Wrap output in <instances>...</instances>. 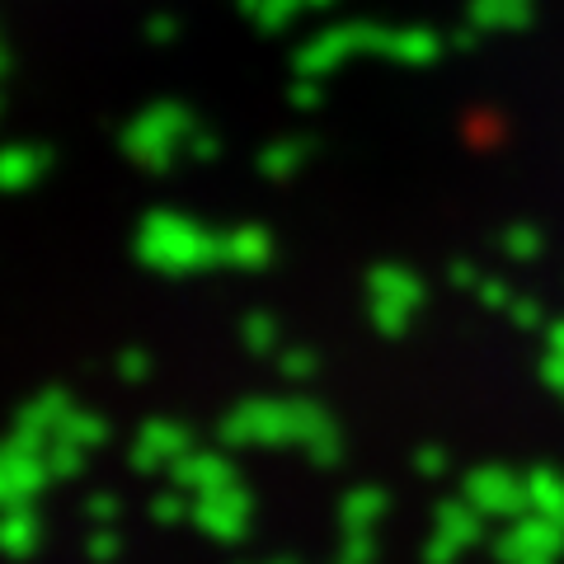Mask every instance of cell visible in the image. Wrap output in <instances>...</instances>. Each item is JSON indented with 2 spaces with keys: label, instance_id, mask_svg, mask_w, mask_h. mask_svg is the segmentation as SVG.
I'll return each instance as SVG.
<instances>
[{
  "label": "cell",
  "instance_id": "cell-28",
  "mask_svg": "<svg viewBox=\"0 0 564 564\" xmlns=\"http://www.w3.org/2000/svg\"><path fill=\"white\" fill-rule=\"evenodd\" d=\"M47 456V470H52V480H76V475L85 470V462H90V452H80L76 443H62V437H52V443L43 447Z\"/></svg>",
  "mask_w": 564,
  "mask_h": 564
},
{
  "label": "cell",
  "instance_id": "cell-40",
  "mask_svg": "<svg viewBox=\"0 0 564 564\" xmlns=\"http://www.w3.org/2000/svg\"><path fill=\"white\" fill-rule=\"evenodd\" d=\"M174 39H180V24L165 20V14H161V20H151V24H147V43H155V47H170Z\"/></svg>",
  "mask_w": 564,
  "mask_h": 564
},
{
  "label": "cell",
  "instance_id": "cell-32",
  "mask_svg": "<svg viewBox=\"0 0 564 564\" xmlns=\"http://www.w3.org/2000/svg\"><path fill=\"white\" fill-rule=\"evenodd\" d=\"M85 555H90L95 564H113V560L122 555V536H118V527H90Z\"/></svg>",
  "mask_w": 564,
  "mask_h": 564
},
{
  "label": "cell",
  "instance_id": "cell-43",
  "mask_svg": "<svg viewBox=\"0 0 564 564\" xmlns=\"http://www.w3.org/2000/svg\"><path fill=\"white\" fill-rule=\"evenodd\" d=\"M306 6H311V10H325V6H334V0H306Z\"/></svg>",
  "mask_w": 564,
  "mask_h": 564
},
{
  "label": "cell",
  "instance_id": "cell-31",
  "mask_svg": "<svg viewBox=\"0 0 564 564\" xmlns=\"http://www.w3.org/2000/svg\"><path fill=\"white\" fill-rule=\"evenodd\" d=\"M151 372H155V358H151L147 348H122V352H118V377L128 381V386L151 381Z\"/></svg>",
  "mask_w": 564,
  "mask_h": 564
},
{
  "label": "cell",
  "instance_id": "cell-2",
  "mask_svg": "<svg viewBox=\"0 0 564 564\" xmlns=\"http://www.w3.org/2000/svg\"><path fill=\"white\" fill-rule=\"evenodd\" d=\"M132 254L141 269H151L161 278H193V273L226 269L221 231H212L207 221L188 217V212H170V207L147 212L137 221Z\"/></svg>",
  "mask_w": 564,
  "mask_h": 564
},
{
  "label": "cell",
  "instance_id": "cell-24",
  "mask_svg": "<svg viewBox=\"0 0 564 564\" xmlns=\"http://www.w3.org/2000/svg\"><path fill=\"white\" fill-rule=\"evenodd\" d=\"M240 344L254 352V358H278V348H282V325L273 321L269 311H250L240 321Z\"/></svg>",
  "mask_w": 564,
  "mask_h": 564
},
{
  "label": "cell",
  "instance_id": "cell-42",
  "mask_svg": "<svg viewBox=\"0 0 564 564\" xmlns=\"http://www.w3.org/2000/svg\"><path fill=\"white\" fill-rule=\"evenodd\" d=\"M245 564H296V560H245Z\"/></svg>",
  "mask_w": 564,
  "mask_h": 564
},
{
  "label": "cell",
  "instance_id": "cell-39",
  "mask_svg": "<svg viewBox=\"0 0 564 564\" xmlns=\"http://www.w3.org/2000/svg\"><path fill=\"white\" fill-rule=\"evenodd\" d=\"M541 381L564 400V352H545L541 358Z\"/></svg>",
  "mask_w": 564,
  "mask_h": 564
},
{
  "label": "cell",
  "instance_id": "cell-7",
  "mask_svg": "<svg viewBox=\"0 0 564 564\" xmlns=\"http://www.w3.org/2000/svg\"><path fill=\"white\" fill-rule=\"evenodd\" d=\"M462 499L485 513L489 522H513L522 513H532V499H527V475L508 470V466H470L462 480Z\"/></svg>",
  "mask_w": 564,
  "mask_h": 564
},
{
  "label": "cell",
  "instance_id": "cell-6",
  "mask_svg": "<svg viewBox=\"0 0 564 564\" xmlns=\"http://www.w3.org/2000/svg\"><path fill=\"white\" fill-rule=\"evenodd\" d=\"M43 447L47 443H33V437H20V433H10L0 443V508H29L57 485L47 470Z\"/></svg>",
  "mask_w": 564,
  "mask_h": 564
},
{
  "label": "cell",
  "instance_id": "cell-4",
  "mask_svg": "<svg viewBox=\"0 0 564 564\" xmlns=\"http://www.w3.org/2000/svg\"><path fill=\"white\" fill-rule=\"evenodd\" d=\"M386 39H391V29L362 24V20L321 29L315 39H306L292 52V76L329 80V76H339V66H348L352 57H386Z\"/></svg>",
  "mask_w": 564,
  "mask_h": 564
},
{
  "label": "cell",
  "instance_id": "cell-27",
  "mask_svg": "<svg viewBox=\"0 0 564 564\" xmlns=\"http://www.w3.org/2000/svg\"><path fill=\"white\" fill-rule=\"evenodd\" d=\"M273 362H278L282 381H302V386L321 372V358H315V348H306V344H282Z\"/></svg>",
  "mask_w": 564,
  "mask_h": 564
},
{
  "label": "cell",
  "instance_id": "cell-12",
  "mask_svg": "<svg viewBox=\"0 0 564 564\" xmlns=\"http://www.w3.org/2000/svg\"><path fill=\"white\" fill-rule=\"evenodd\" d=\"M170 485H180V489L193 494V499H203V494L240 485V470H236V462H231V452L226 447H193L184 462L170 470Z\"/></svg>",
  "mask_w": 564,
  "mask_h": 564
},
{
  "label": "cell",
  "instance_id": "cell-20",
  "mask_svg": "<svg viewBox=\"0 0 564 564\" xmlns=\"http://www.w3.org/2000/svg\"><path fill=\"white\" fill-rule=\"evenodd\" d=\"M532 0H470V24L480 33H518L532 24Z\"/></svg>",
  "mask_w": 564,
  "mask_h": 564
},
{
  "label": "cell",
  "instance_id": "cell-26",
  "mask_svg": "<svg viewBox=\"0 0 564 564\" xmlns=\"http://www.w3.org/2000/svg\"><path fill=\"white\" fill-rule=\"evenodd\" d=\"M151 522L155 527H188L193 522V494L180 485L155 489L151 494Z\"/></svg>",
  "mask_w": 564,
  "mask_h": 564
},
{
  "label": "cell",
  "instance_id": "cell-10",
  "mask_svg": "<svg viewBox=\"0 0 564 564\" xmlns=\"http://www.w3.org/2000/svg\"><path fill=\"white\" fill-rule=\"evenodd\" d=\"M193 452V433L188 423L180 419H147L141 429L132 433V447H128V466L137 475H155V470H174Z\"/></svg>",
  "mask_w": 564,
  "mask_h": 564
},
{
  "label": "cell",
  "instance_id": "cell-33",
  "mask_svg": "<svg viewBox=\"0 0 564 564\" xmlns=\"http://www.w3.org/2000/svg\"><path fill=\"white\" fill-rule=\"evenodd\" d=\"M321 99H325V80L292 76V85H288V104H292L296 113H311V109H321Z\"/></svg>",
  "mask_w": 564,
  "mask_h": 564
},
{
  "label": "cell",
  "instance_id": "cell-13",
  "mask_svg": "<svg viewBox=\"0 0 564 564\" xmlns=\"http://www.w3.org/2000/svg\"><path fill=\"white\" fill-rule=\"evenodd\" d=\"M70 410H76V400H70L62 386H43L39 395H29L20 404V414H14V433L33 437V443H52V437L62 433V423L70 419Z\"/></svg>",
  "mask_w": 564,
  "mask_h": 564
},
{
  "label": "cell",
  "instance_id": "cell-3",
  "mask_svg": "<svg viewBox=\"0 0 564 564\" xmlns=\"http://www.w3.org/2000/svg\"><path fill=\"white\" fill-rule=\"evenodd\" d=\"M203 122L193 118L188 104L180 99H155L147 104L141 113H132V122L122 128V155L137 165V170H151V174H165L180 161H188V141Z\"/></svg>",
  "mask_w": 564,
  "mask_h": 564
},
{
  "label": "cell",
  "instance_id": "cell-29",
  "mask_svg": "<svg viewBox=\"0 0 564 564\" xmlns=\"http://www.w3.org/2000/svg\"><path fill=\"white\" fill-rule=\"evenodd\" d=\"M85 518H90V527H118L122 499L113 489H90V494H85Z\"/></svg>",
  "mask_w": 564,
  "mask_h": 564
},
{
  "label": "cell",
  "instance_id": "cell-8",
  "mask_svg": "<svg viewBox=\"0 0 564 564\" xmlns=\"http://www.w3.org/2000/svg\"><path fill=\"white\" fill-rule=\"evenodd\" d=\"M489 536V518L475 513L466 499H443L433 508V532L423 541V564H456Z\"/></svg>",
  "mask_w": 564,
  "mask_h": 564
},
{
  "label": "cell",
  "instance_id": "cell-17",
  "mask_svg": "<svg viewBox=\"0 0 564 564\" xmlns=\"http://www.w3.org/2000/svg\"><path fill=\"white\" fill-rule=\"evenodd\" d=\"M43 551V518L29 508H0V555L6 560H33Z\"/></svg>",
  "mask_w": 564,
  "mask_h": 564
},
{
  "label": "cell",
  "instance_id": "cell-37",
  "mask_svg": "<svg viewBox=\"0 0 564 564\" xmlns=\"http://www.w3.org/2000/svg\"><path fill=\"white\" fill-rule=\"evenodd\" d=\"M217 155H221V137L217 132H207V128L193 132V141H188V161L193 165H212Z\"/></svg>",
  "mask_w": 564,
  "mask_h": 564
},
{
  "label": "cell",
  "instance_id": "cell-38",
  "mask_svg": "<svg viewBox=\"0 0 564 564\" xmlns=\"http://www.w3.org/2000/svg\"><path fill=\"white\" fill-rule=\"evenodd\" d=\"M480 278H485V269L475 259H452L447 263V282H452V288H462V292H475V288H480Z\"/></svg>",
  "mask_w": 564,
  "mask_h": 564
},
{
  "label": "cell",
  "instance_id": "cell-1",
  "mask_svg": "<svg viewBox=\"0 0 564 564\" xmlns=\"http://www.w3.org/2000/svg\"><path fill=\"white\" fill-rule=\"evenodd\" d=\"M221 447L226 452H254V447H296L311 466H339L344 462V433L315 400L296 395H254L240 400L231 414H221Z\"/></svg>",
  "mask_w": 564,
  "mask_h": 564
},
{
  "label": "cell",
  "instance_id": "cell-35",
  "mask_svg": "<svg viewBox=\"0 0 564 564\" xmlns=\"http://www.w3.org/2000/svg\"><path fill=\"white\" fill-rule=\"evenodd\" d=\"M329 564H377V536H339Z\"/></svg>",
  "mask_w": 564,
  "mask_h": 564
},
{
  "label": "cell",
  "instance_id": "cell-16",
  "mask_svg": "<svg viewBox=\"0 0 564 564\" xmlns=\"http://www.w3.org/2000/svg\"><path fill=\"white\" fill-rule=\"evenodd\" d=\"M52 151L33 147V141H14V147H0V193H24L47 174Z\"/></svg>",
  "mask_w": 564,
  "mask_h": 564
},
{
  "label": "cell",
  "instance_id": "cell-15",
  "mask_svg": "<svg viewBox=\"0 0 564 564\" xmlns=\"http://www.w3.org/2000/svg\"><path fill=\"white\" fill-rule=\"evenodd\" d=\"M386 508H391V494L381 485H352L339 499V532L344 536H377Z\"/></svg>",
  "mask_w": 564,
  "mask_h": 564
},
{
  "label": "cell",
  "instance_id": "cell-14",
  "mask_svg": "<svg viewBox=\"0 0 564 564\" xmlns=\"http://www.w3.org/2000/svg\"><path fill=\"white\" fill-rule=\"evenodd\" d=\"M221 254H226V269H240V273H263L273 263V236L269 226L259 221H245L221 231Z\"/></svg>",
  "mask_w": 564,
  "mask_h": 564
},
{
  "label": "cell",
  "instance_id": "cell-19",
  "mask_svg": "<svg viewBox=\"0 0 564 564\" xmlns=\"http://www.w3.org/2000/svg\"><path fill=\"white\" fill-rule=\"evenodd\" d=\"M447 39H437L433 29H391V39H386V62L395 66H433L443 57Z\"/></svg>",
  "mask_w": 564,
  "mask_h": 564
},
{
  "label": "cell",
  "instance_id": "cell-18",
  "mask_svg": "<svg viewBox=\"0 0 564 564\" xmlns=\"http://www.w3.org/2000/svg\"><path fill=\"white\" fill-rule=\"evenodd\" d=\"M311 137H278L269 141V147H259L254 155V170L263 174V180H292V174H302V165L311 161Z\"/></svg>",
  "mask_w": 564,
  "mask_h": 564
},
{
  "label": "cell",
  "instance_id": "cell-9",
  "mask_svg": "<svg viewBox=\"0 0 564 564\" xmlns=\"http://www.w3.org/2000/svg\"><path fill=\"white\" fill-rule=\"evenodd\" d=\"M193 527L217 545H240L254 527V494L245 485L203 494V499H193Z\"/></svg>",
  "mask_w": 564,
  "mask_h": 564
},
{
  "label": "cell",
  "instance_id": "cell-30",
  "mask_svg": "<svg viewBox=\"0 0 564 564\" xmlns=\"http://www.w3.org/2000/svg\"><path fill=\"white\" fill-rule=\"evenodd\" d=\"M470 296H475V302H480L485 311H499V315H508V306L518 302V292L508 288L503 278H494V273H485V278H480V288H475Z\"/></svg>",
  "mask_w": 564,
  "mask_h": 564
},
{
  "label": "cell",
  "instance_id": "cell-25",
  "mask_svg": "<svg viewBox=\"0 0 564 564\" xmlns=\"http://www.w3.org/2000/svg\"><path fill=\"white\" fill-rule=\"evenodd\" d=\"M240 10L250 14L263 33H282L296 20V14L311 10V6H306V0H240Z\"/></svg>",
  "mask_w": 564,
  "mask_h": 564
},
{
  "label": "cell",
  "instance_id": "cell-22",
  "mask_svg": "<svg viewBox=\"0 0 564 564\" xmlns=\"http://www.w3.org/2000/svg\"><path fill=\"white\" fill-rule=\"evenodd\" d=\"M57 437H62V443H76L80 452H99V447L113 437V429H109V419H104V414L80 410V404H76V410H70V419L62 423Z\"/></svg>",
  "mask_w": 564,
  "mask_h": 564
},
{
  "label": "cell",
  "instance_id": "cell-23",
  "mask_svg": "<svg viewBox=\"0 0 564 564\" xmlns=\"http://www.w3.org/2000/svg\"><path fill=\"white\" fill-rule=\"evenodd\" d=\"M499 250L513 263H536L545 254V236H541L536 221H508L499 231Z\"/></svg>",
  "mask_w": 564,
  "mask_h": 564
},
{
  "label": "cell",
  "instance_id": "cell-34",
  "mask_svg": "<svg viewBox=\"0 0 564 564\" xmlns=\"http://www.w3.org/2000/svg\"><path fill=\"white\" fill-rule=\"evenodd\" d=\"M414 470L423 475V480H443V475L452 470V452L443 443H429L414 452Z\"/></svg>",
  "mask_w": 564,
  "mask_h": 564
},
{
  "label": "cell",
  "instance_id": "cell-5",
  "mask_svg": "<svg viewBox=\"0 0 564 564\" xmlns=\"http://www.w3.org/2000/svg\"><path fill=\"white\" fill-rule=\"evenodd\" d=\"M423 296H429V288H423V278L414 269H404V263H377L367 273V321L386 339H404L423 311Z\"/></svg>",
  "mask_w": 564,
  "mask_h": 564
},
{
  "label": "cell",
  "instance_id": "cell-41",
  "mask_svg": "<svg viewBox=\"0 0 564 564\" xmlns=\"http://www.w3.org/2000/svg\"><path fill=\"white\" fill-rule=\"evenodd\" d=\"M541 339H545V352H564V315L541 329Z\"/></svg>",
  "mask_w": 564,
  "mask_h": 564
},
{
  "label": "cell",
  "instance_id": "cell-11",
  "mask_svg": "<svg viewBox=\"0 0 564 564\" xmlns=\"http://www.w3.org/2000/svg\"><path fill=\"white\" fill-rule=\"evenodd\" d=\"M499 564H522V560H564V527L541 518V513H522L513 518L494 541Z\"/></svg>",
  "mask_w": 564,
  "mask_h": 564
},
{
  "label": "cell",
  "instance_id": "cell-36",
  "mask_svg": "<svg viewBox=\"0 0 564 564\" xmlns=\"http://www.w3.org/2000/svg\"><path fill=\"white\" fill-rule=\"evenodd\" d=\"M508 321H513L518 329H545V325H551V315H545V306L536 302V296H522L518 292V302L508 306Z\"/></svg>",
  "mask_w": 564,
  "mask_h": 564
},
{
  "label": "cell",
  "instance_id": "cell-21",
  "mask_svg": "<svg viewBox=\"0 0 564 564\" xmlns=\"http://www.w3.org/2000/svg\"><path fill=\"white\" fill-rule=\"evenodd\" d=\"M527 499H532V513L551 518L564 527V470L555 466H532L527 470Z\"/></svg>",
  "mask_w": 564,
  "mask_h": 564
}]
</instances>
